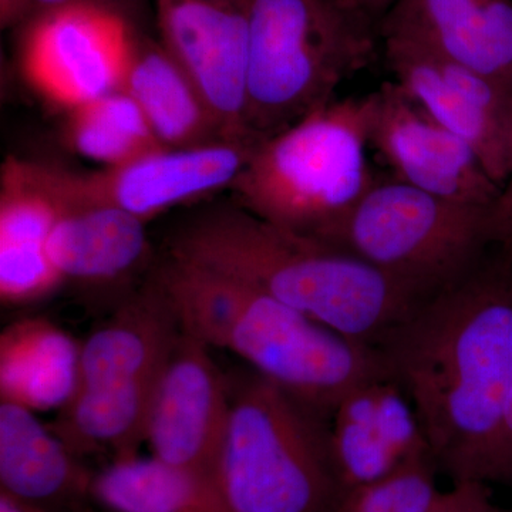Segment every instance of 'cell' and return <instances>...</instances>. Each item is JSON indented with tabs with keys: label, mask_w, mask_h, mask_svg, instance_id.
<instances>
[{
	"label": "cell",
	"mask_w": 512,
	"mask_h": 512,
	"mask_svg": "<svg viewBox=\"0 0 512 512\" xmlns=\"http://www.w3.org/2000/svg\"><path fill=\"white\" fill-rule=\"evenodd\" d=\"M493 251L375 346L453 483H481L512 390V262Z\"/></svg>",
	"instance_id": "cell-1"
},
{
	"label": "cell",
	"mask_w": 512,
	"mask_h": 512,
	"mask_svg": "<svg viewBox=\"0 0 512 512\" xmlns=\"http://www.w3.org/2000/svg\"><path fill=\"white\" fill-rule=\"evenodd\" d=\"M164 251L372 346L423 301L362 259L275 227L231 200L188 214L171 229Z\"/></svg>",
	"instance_id": "cell-2"
},
{
	"label": "cell",
	"mask_w": 512,
	"mask_h": 512,
	"mask_svg": "<svg viewBox=\"0 0 512 512\" xmlns=\"http://www.w3.org/2000/svg\"><path fill=\"white\" fill-rule=\"evenodd\" d=\"M154 272L183 332L332 416L343 396L389 375L375 346L348 338L232 276L161 252Z\"/></svg>",
	"instance_id": "cell-3"
},
{
	"label": "cell",
	"mask_w": 512,
	"mask_h": 512,
	"mask_svg": "<svg viewBox=\"0 0 512 512\" xmlns=\"http://www.w3.org/2000/svg\"><path fill=\"white\" fill-rule=\"evenodd\" d=\"M228 380L227 427L208 477L218 512H333L328 417L249 367Z\"/></svg>",
	"instance_id": "cell-4"
},
{
	"label": "cell",
	"mask_w": 512,
	"mask_h": 512,
	"mask_svg": "<svg viewBox=\"0 0 512 512\" xmlns=\"http://www.w3.org/2000/svg\"><path fill=\"white\" fill-rule=\"evenodd\" d=\"M375 92L333 100L259 141L231 200L275 227L323 242L380 174L367 160Z\"/></svg>",
	"instance_id": "cell-5"
},
{
	"label": "cell",
	"mask_w": 512,
	"mask_h": 512,
	"mask_svg": "<svg viewBox=\"0 0 512 512\" xmlns=\"http://www.w3.org/2000/svg\"><path fill=\"white\" fill-rule=\"evenodd\" d=\"M245 121L259 140L335 100L376 56L379 25L346 0H248Z\"/></svg>",
	"instance_id": "cell-6"
},
{
	"label": "cell",
	"mask_w": 512,
	"mask_h": 512,
	"mask_svg": "<svg viewBox=\"0 0 512 512\" xmlns=\"http://www.w3.org/2000/svg\"><path fill=\"white\" fill-rule=\"evenodd\" d=\"M490 210L380 174L323 244L362 259L426 299L456 284L493 249Z\"/></svg>",
	"instance_id": "cell-7"
},
{
	"label": "cell",
	"mask_w": 512,
	"mask_h": 512,
	"mask_svg": "<svg viewBox=\"0 0 512 512\" xmlns=\"http://www.w3.org/2000/svg\"><path fill=\"white\" fill-rule=\"evenodd\" d=\"M259 141L245 138L181 150L163 148L93 171L25 161L33 180L62 207L116 208L148 224L181 205L228 191Z\"/></svg>",
	"instance_id": "cell-8"
},
{
	"label": "cell",
	"mask_w": 512,
	"mask_h": 512,
	"mask_svg": "<svg viewBox=\"0 0 512 512\" xmlns=\"http://www.w3.org/2000/svg\"><path fill=\"white\" fill-rule=\"evenodd\" d=\"M133 22L114 10L73 5L25 23L19 62L29 86L64 113L120 89Z\"/></svg>",
	"instance_id": "cell-9"
},
{
	"label": "cell",
	"mask_w": 512,
	"mask_h": 512,
	"mask_svg": "<svg viewBox=\"0 0 512 512\" xmlns=\"http://www.w3.org/2000/svg\"><path fill=\"white\" fill-rule=\"evenodd\" d=\"M393 82L480 158L504 188L512 177V89L403 40L383 39Z\"/></svg>",
	"instance_id": "cell-10"
},
{
	"label": "cell",
	"mask_w": 512,
	"mask_h": 512,
	"mask_svg": "<svg viewBox=\"0 0 512 512\" xmlns=\"http://www.w3.org/2000/svg\"><path fill=\"white\" fill-rule=\"evenodd\" d=\"M370 148L397 180L444 200L491 208L503 188L473 148L431 117L396 82L376 92Z\"/></svg>",
	"instance_id": "cell-11"
},
{
	"label": "cell",
	"mask_w": 512,
	"mask_h": 512,
	"mask_svg": "<svg viewBox=\"0 0 512 512\" xmlns=\"http://www.w3.org/2000/svg\"><path fill=\"white\" fill-rule=\"evenodd\" d=\"M160 42L183 66L229 138H255L245 121L248 0H153Z\"/></svg>",
	"instance_id": "cell-12"
},
{
	"label": "cell",
	"mask_w": 512,
	"mask_h": 512,
	"mask_svg": "<svg viewBox=\"0 0 512 512\" xmlns=\"http://www.w3.org/2000/svg\"><path fill=\"white\" fill-rule=\"evenodd\" d=\"M228 414L227 373L211 348L181 332L154 383L146 434L151 454L210 477Z\"/></svg>",
	"instance_id": "cell-13"
},
{
	"label": "cell",
	"mask_w": 512,
	"mask_h": 512,
	"mask_svg": "<svg viewBox=\"0 0 512 512\" xmlns=\"http://www.w3.org/2000/svg\"><path fill=\"white\" fill-rule=\"evenodd\" d=\"M47 242L63 286L111 312L146 281L158 255L147 222L109 207H62Z\"/></svg>",
	"instance_id": "cell-14"
},
{
	"label": "cell",
	"mask_w": 512,
	"mask_h": 512,
	"mask_svg": "<svg viewBox=\"0 0 512 512\" xmlns=\"http://www.w3.org/2000/svg\"><path fill=\"white\" fill-rule=\"evenodd\" d=\"M329 436L340 493L431 454L412 402L389 375L366 380L343 396L330 416Z\"/></svg>",
	"instance_id": "cell-15"
},
{
	"label": "cell",
	"mask_w": 512,
	"mask_h": 512,
	"mask_svg": "<svg viewBox=\"0 0 512 512\" xmlns=\"http://www.w3.org/2000/svg\"><path fill=\"white\" fill-rule=\"evenodd\" d=\"M379 33L512 89V0H396Z\"/></svg>",
	"instance_id": "cell-16"
},
{
	"label": "cell",
	"mask_w": 512,
	"mask_h": 512,
	"mask_svg": "<svg viewBox=\"0 0 512 512\" xmlns=\"http://www.w3.org/2000/svg\"><path fill=\"white\" fill-rule=\"evenodd\" d=\"M181 332L173 303L153 268L80 343L77 389L154 379Z\"/></svg>",
	"instance_id": "cell-17"
},
{
	"label": "cell",
	"mask_w": 512,
	"mask_h": 512,
	"mask_svg": "<svg viewBox=\"0 0 512 512\" xmlns=\"http://www.w3.org/2000/svg\"><path fill=\"white\" fill-rule=\"evenodd\" d=\"M59 204L33 180L25 160L8 157L0 171V301L32 305L63 288L47 252Z\"/></svg>",
	"instance_id": "cell-18"
},
{
	"label": "cell",
	"mask_w": 512,
	"mask_h": 512,
	"mask_svg": "<svg viewBox=\"0 0 512 512\" xmlns=\"http://www.w3.org/2000/svg\"><path fill=\"white\" fill-rule=\"evenodd\" d=\"M120 89L136 101L168 150L210 146L229 138L183 66L161 42L134 32ZM245 140V138H242Z\"/></svg>",
	"instance_id": "cell-19"
},
{
	"label": "cell",
	"mask_w": 512,
	"mask_h": 512,
	"mask_svg": "<svg viewBox=\"0 0 512 512\" xmlns=\"http://www.w3.org/2000/svg\"><path fill=\"white\" fill-rule=\"evenodd\" d=\"M92 474L35 412L0 402V490L46 508H73L86 501Z\"/></svg>",
	"instance_id": "cell-20"
},
{
	"label": "cell",
	"mask_w": 512,
	"mask_h": 512,
	"mask_svg": "<svg viewBox=\"0 0 512 512\" xmlns=\"http://www.w3.org/2000/svg\"><path fill=\"white\" fill-rule=\"evenodd\" d=\"M80 343L45 318L13 322L0 335V402L60 410L79 386Z\"/></svg>",
	"instance_id": "cell-21"
},
{
	"label": "cell",
	"mask_w": 512,
	"mask_h": 512,
	"mask_svg": "<svg viewBox=\"0 0 512 512\" xmlns=\"http://www.w3.org/2000/svg\"><path fill=\"white\" fill-rule=\"evenodd\" d=\"M156 377L77 389L57 410L49 427L80 460L94 456L113 460L137 454L138 447L146 444Z\"/></svg>",
	"instance_id": "cell-22"
},
{
	"label": "cell",
	"mask_w": 512,
	"mask_h": 512,
	"mask_svg": "<svg viewBox=\"0 0 512 512\" xmlns=\"http://www.w3.org/2000/svg\"><path fill=\"white\" fill-rule=\"evenodd\" d=\"M86 503L96 512H218L207 477L153 454L113 458L93 471Z\"/></svg>",
	"instance_id": "cell-23"
},
{
	"label": "cell",
	"mask_w": 512,
	"mask_h": 512,
	"mask_svg": "<svg viewBox=\"0 0 512 512\" xmlns=\"http://www.w3.org/2000/svg\"><path fill=\"white\" fill-rule=\"evenodd\" d=\"M63 138L77 156L116 167L163 150L136 101L123 90L67 111Z\"/></svg>",
	"instance_id": "cell-24"
},
{
	"label": "cell",
	"mask_w": 512,
	"mask_h": 512,
	"mask_svg": "<svg viewBox=\"0 0 512 512\" xmlns=\"http://www.w3.org/2000/svg\"><path fill=\"white\" fill-rule=\"evenodd\" d=\"M431 454L397 468L389 476L340 493L333 512H431L441 493Z\"/></svg>",
	"instance_id": "cell-25"
},
{
	"label": "cell",
	"mask_w": 512,
	"mask_h": 512,
	"mask_svg": "<svg viewBox=\"0 0 512 512\" xmlns=\"http://www.w3.org/2000/svg\"><path fill=\"white\" fill-rule=\"evenodd\" d=\"M481 483L512 487V390L493 446L485 461Z\"/></svg>",
	"instance_id": "cell-26"
},
{
	"label": "cell",
	"mask_w": 512,
	"mask_h": 512,
	"mask_svg": "<svg viewBox=\"0 0 512 512\" xmlns=\"http://www.w3.org/2000/svg\"><path fill=\"white\" fill-rule=\"evenodd\" d=\"M431 512H507L491 497L488 484L480 481L453 483V488L441 493Z\"/></svg>",
	"instance_id": "cell-27"
},
{
	"label": "cell",
	"mask_w": 512,
	"mask_h": 512,
	"mask_svg": "<svg viewBox=\"0 0 512 512\" xmlns=\"http://www.w3.org/2000/svg\"><path fill=\"white\" fill-rule=\"evenodd\" d=\"M488 229L491 247L504 259L512 262V177L503 188L500 198L491 207Z\"/></svg>",
	"instance_id": "cell-28"
},
{
	"label": "cell",
	"mask_w": 512,
	"mask_h": 512,
	"mask_svg": "<svg viewBox=\"0 0 512 512\" xmlns=\"http://www.w3.org/2000/svg\"><path fill=\"white\" fill-rule=\"evenodd\" d=\"M136 3L137 0H33L32 18L39 15V13L66 8V6L92 5L114 10V12L120 13V15L126 16L128 20H131V13L136 8Z\"/></svg>",
	"instance_id": "cell-29"
},
{
	"label": "cell",
	"mask_w": 512,
	"mask_h": 512,
	"mask_svg": "<svg viewBox=\"0 0 512 512\" xmlns=\"http://www.w3.org/2000/svg\"><path fill=\"white\" fill-rule=\"evenodd\" d=\"M32 13L33 0H0V23L3 29L28 22Z\"/></svg>",
	"instance_id": "cell-30"
},
{
	"label": "cell",
	"mask_w": 512,
	"mask_h": 512,
	"mask_svg": "<svg viewBox=\"0 0 512 512\" xmlns=\"http://www.w3.org/2000/svg\"><path fill=\"white\" fill-rule=\"evenodd\" d=\"M346 2L362 10L373 22L380 25L384 15L389 12L396 0H346Z\"/></svg>",
	"instance_id": "cell-31"
},
{
	"label": "cell",
	"mask_w": 512,
	"mask_h": 512,
	"mask_svg": "<svg viewBox=\"0 0 512 512\" xmlns=\"http://www.w3.org/2000/svg\"><path fill=\"white\" fill-rule=\"evenodd\" d=\"M0 512H50V510L43 505L30 503L0 490Z\"/></svg>",
	"instance_id": "cell-32"
},
{
	"label": "cell",
	"mask_w": 512,
	"mask_h": 512,
	"mask_svg": "<svg viewBox=\"0 0 512 512\" xmlns=\"http://www.w3.org/2000/svg\"><path fill=\"white\" fill-rule=\"evenodd\" d=\"M72 511L73 512H96L93 510L92 507H90L89 503H86V501H84V503L74 505V507L72 508Z\"/></svg>",
	"instance_id": "cell-33"
},
{
	"label": "cell",
	"mask_w": 512,
	"mask_h": 512,
	"mask_svg": "<svg viewBox=\"0 0 512 512\" xmlns=\"http://www.w3.org/2000/svg\"><path fill=\"white\" fill-rule=\"evenodd\" d=\"M507 512H512V510H508Z\"/></svg>",
	"instance_id": "cell-34"
}]
</instances>
